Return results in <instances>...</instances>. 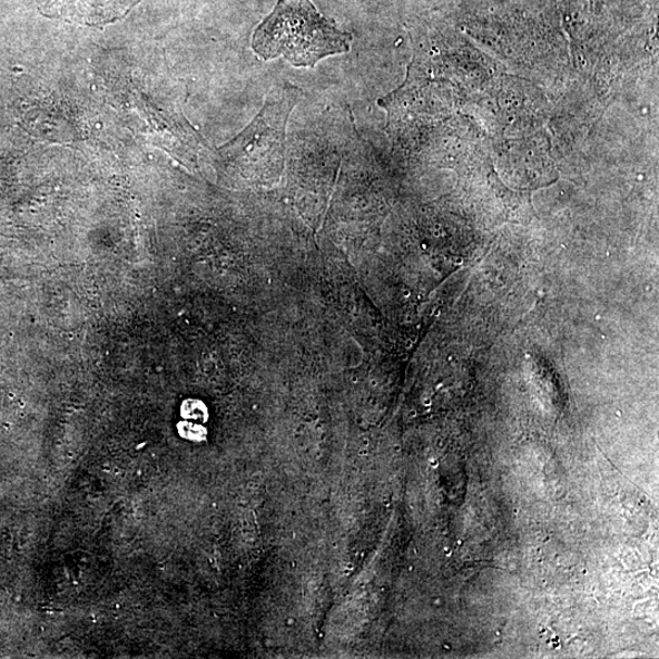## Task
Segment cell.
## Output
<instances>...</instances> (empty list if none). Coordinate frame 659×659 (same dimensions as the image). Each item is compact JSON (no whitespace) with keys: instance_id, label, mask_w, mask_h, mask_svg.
Here are the masks:
<instances>
[{"instance_id":"cell-4","label":"cell","mask_w":659,"mask_h":659,"mask_svg":"<svg viewBox=\"0 0 659 659\" xmlns=\"http://www.w3.org/2000/svg\"><path fill=\"white\" fill-rule=\"evenodd\" d=\"M183 416L187 421L205 423L208 420V411L205 403L197 400H188L183 404Z\"/></svg>"},{"instance_id":"cell-3","label":"cell","mask_w":659,"mask_h":659,"mask_svg":"<svg viewBox=\"0 0 659 659\" xmlns=\"http://www.w3.org/2000/svg\"><path fill=\"white\" fill-rule=\"evenodd\" d=\"M47 16L105 27L122 19L141 0H38Z\"/></svg>"},{"instance_id":"cell-2","label":"cell","mask_w":659,"mask_h":659,"mask_svg":"<svg viewBox=\"0 0 659 659\" xmlns=\"http://www.w3.org/2000/svg\"><path fill=\"white\" fill-rule=\"evenodd\" d=\"M301 95L294 83L274 87L258 116L233 141L218 149L222 160L249 174L281 173L286 155L287 121Z\"/></svg>"},{"instance_id":"cell-1","label":"cell","mask_w":659,"mask_h":659,"mask_svg":"<svg viewBox=\"0 0 659 659\" xmlns=\"http://www.w3.org/2000/svg\"><path fill=\"white\" fill-rule=\"evenodd\" d=\"M352 36L321 14L312 0H277L252 37L263 60L284 58L295 68L313 69L328 57L346 55Z\"/></svg>"},{"instance_id":"cell-5","label":"cell","mask_w":659,"mask_h":659,"mask_svg":"<svg viewBox=\"0 0 659 659\" xmlns=\"http://www.w3.org/2000/svg\"><path fill=\"white\" fill-rule=\"evenodd\" d=\"M179 433L183 437L193 441H201L207 436V431L205 427L187 422L179 424Z\"/></svg>"}]
</instances>
